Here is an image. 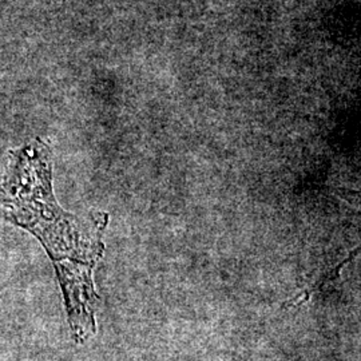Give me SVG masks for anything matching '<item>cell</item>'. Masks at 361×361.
I'll return each instance as SVG.
<instances>
[{
    "label": "cell",
    "mask_w": 361,
    "mask_h": 361,
    "mask_svg": "<svg viewBox=\"0 0 361 361\" xmlns=\"http://www.w3.org/2000/svg\"><path fill=\"white\" fill-rule=\"evenodd\" d=\"M0 219L40 241L55 267L74 338L87 340L97 329L92 271L104 255L107 217L89 224L59 207L52 193L51 150L43 141L10 152L0 183Z\"/></svg>",
    "instance_id": "6da1fadb"
}]
</instances>
